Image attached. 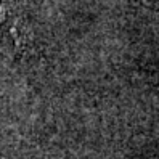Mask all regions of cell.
Instances as JSON below:
<instances>
[{
  "instance_id": "obj_1",
  "label": "cell",
  "mask_w": 159,
  "mask_h": 159,
  "mask_svg": "<svg viewBox=\"0 0 159 159\" xmlns=\"http://www.w3.org/2000/svg\"><path fill=\"white\" fill-rule=\"evenodd\" d=\"M31 34L10 0H0V48L13 57L29 50Z\"/></svg>"
},
{
  "instance_id": "obj_2",
  "label": "cell",
  "mask_w": 159,
  "mask_h": 159,
  "mask_svg": "<svg viewBox=\"0 0 159 159\" xmlns=\"http://www.w3.org/2000/svg\"><path fill=\"white\" fill-rule=\"evenodd\" d=\"M146 2H159V0H146Z\"/></svg>"
}]
</instances>
